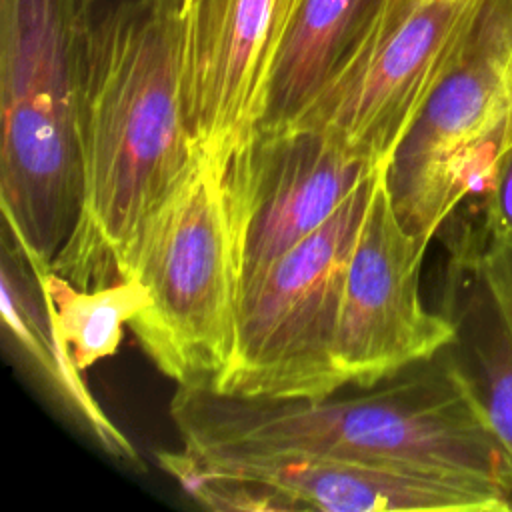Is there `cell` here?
Listing matches in <instances>:
<instances>
[{
	"label": "cell",
	"instance_id": "cell-9",
	"mask_svg": "<svg viewBox=\"0 0 512 512\" xmlns=\"http://www.w3.org/2000/svg\"><path fill=\"white\" fill-rule=\"evenodd\" d=\"M512 116V0H484L470 40L400 142L386 178L402 224L430 244L444 226L448 162Z\"/></svg>",
	"mask_w": 512,
	"mask_h": 512
},
{
	"label": "cell",
	"instance_id": "cell-3",
	"mask_svg": "<svg viewBox=\"0 0 512 512\" xmlns=\"http://www.w3.org/2000/svg\"><path fill=\"white\" fill-rule=\"evenodd\" d=\"M96 0H0V202L28 264L52 266L80 212L74 72Z\"/></svg>",
	"mask_w": 512,
	"mask_h": 512
},
{
	"label": "cell",
	"instance_id": "cell-12",
	"mask_svg": "<svg viewBox=\"0 0 512 512\" xmlns=\"http://www.w3.org/2000/svg\"><path fill=\"white\" fill-rule=\"evenodd\" d=\"M444 314L456 330L450 348L512 458V334L460 234L450 242Z\"/></svg>",
	"mask_w": 512,
	"mask_h": 512
},
{
	"label": "cell",
	"instance_id": "cell-18",
	"mask_svg": "<svg viewBox=\"0 0 512 512\" xmlns=\"http://www.w3.org/2000/svg\"><path fill=\"white\" fill-rule=\"evenodd\" d=\"M478 226L488 236H512V142L498 156L494 182L484 200Z\"/></svg>",
	"mask_w": 512,
	"mask_h": 512
},
{
	"label": "cell",
	"instance_id": "cell-5",
	"mask_svg": "<svg viewBox=\"0 0 512 512\" xmlns=\"http://www.w3.org/2000/svg\"><path fill=\"white\" fill-rule=\"evenodd\" d=\"M374 174L316 232L240 284L234 350L212 390L318 400L346 386L336 358L342 290Z\"/></svg>",
	"mask_w": 512,
	"mask_h": 512
},
{
	"label": "cell",
	"instance_id": "cell-15",
	"mask_svg": "<svg viewBox=\"0 0 512 512\" xmlns=\"http://www.w3.org/2000/svg\"><path fill=\"white\" fill-rule=\"evenodd\" d=\"M30 268L50 324L82 372L114 356L124 326L150 304V292L138 276H122L98 288H80L50 266L30 264Z\"/></svg>",
	"mask_w": 512,
	"mask_h": 512
},
{
	"label": "cell",
	"instance_id": "cell-4",
	"mask_svg": "<svg viewBox=\"0 0 512 512\" xmlns=\"http://www.w3.org/2000/svg\"><path fill=\"white\" fill-rule=\"evenodd\" d=\"M122 276L150 292L128 326L152 364L178 386L214 384L234 350L240 244L228 176L200 150L146 222Z\"/></svg>",
	"mask_w": 512,
	"mask_h": 512
},
{
	"label": "cell",
	"instance_id": "cell-11",
	"mask_svg": "<svg viewBox=\"0 0 512 512\" xmlns=\"http://www.w3.org/2000/svg\"><path fill=\"white\" fill-rule=\"evenodd\" d=\"M198 456L220 470L280 492L296 510H512V494L502 484L464 470L288 450L214 452Z\"/></svg>",
	"mask_w": 512,
	"mask_h": 512
},
{
	"label": "cell",
	"instance_id": "cell-1",
	"mask_svg": "<svg viewBox=\"0 0 512 512\" xmlns=\"http://www.w3.org/2000/svg\"><path fill=\"white\" fill-rule=\"evenodd\" d=\"M82 198L50 268L80 288L124 274L196 148L182 98V0H116L86 26L74 72Z\"/></svg>",
	"mask_w": 512,
	"mask_h": 512
},
{
	"label": "cell",
	"instance_id": "cell-8",
	"mask_svg": "<svg viewBox=\"0 0 512 512\" xmlns=\"http://www.w3.org/2000/svg\"><path fill=\"white\" fill-rule=\"evenodd\" d=\"M306 0H182V98L194 148L228 178L250 154Z\"/></svg>",
	"mask_w": 512,
	"mask_h": 512
},
{
	"label": "cell",
	"instance_id": "cell-13",
	"mask_svg": "<svg viewBox=\"0 0 512 512\" xmlns=\"http://www.w3.org/2000/svg\"><path fill=\"white\" fill-rule=\"evenodd\" d=\"M2 324L22 354L66 406L88 426L106 452L138 464V454L86 388L82 370L50 324L36 276L18 246L4 242L0 268Z\"/></svg>",
	"mask_w": 512,
	"mask_h": 512
},
{
	"label": "cell",
	"instance_id": "cell-2",
	"mask_svg": "<svg viewBox=\"0 0 512 512\" xmlns=\"http://www.w3.org/2000/svg\"><path fill=\"white\" fill-rule=\"evenodd\" d=\"M170 416L198 454L288 450L482 474L512 494V458L452 348L348 398L274 400L178 386Z\"/></svg>",
	"mask_w": 512,
	"mask_h": 512
},
{
	"label": "cell",
	"instance_id": "cell-6",
	"mask_svg": "<svg viewBox=\"0 0 512 512\" xmlns=\"http://www.w3.org/2000/svg\"><path fill=\"white\" fill-rule=\"evenodd\" d=\"M482 4L372 0L332 76L288 128L320 130L366 166H388L460 60Z\"/></svg>",
	"mask_w": 512,
	"mask_h": 512
},
{
	"label": "cell",
	"instance_id": "cell-16",
	"mask_svg": "<svg viewBox=\"0 0 512 512\" xmlns=\"http://www.w3.org/2000/svg\"><path fill=\"white\" fill-rule=\"evenodd\" d=\"M158 466L170 474L184 492L200 506L218 512H278L296 510L280 492L234 476L208 464L202 456L186 450H162L156 454Z\"/></svg>",
	"mask_w": 512,
	"mask_h": 512
},
{
	"label": "cell",
	"instance_id": "cell-14",
	"mask_svg": "<svg viewBox=\"0 0 512 512\" xmlns=\"http://www.w3.org/2000/svg\"><path fill=\"white\" fill-rule=\"evenodd\" d=\"M372 0H306L280 52L260 134L294 124L314 102Z\"/></svg>",
	"mask_w": 512,
	"mask_h": 512
},
{
	"label": "cell",
	"instance_id": "cell-17",
	"mask_svg": "<svg viewBox=\"0 0 512 512\" xmlns=\"http://www.w3.org/2000/svg\"><path fill=\"white\" fill-rule=\"evenodd\" d=\"M458 234L470 244L480 274L512 334V236H488L478 222H466Z\"/></svg>",
	"mask_w": 512,
	"mask_h": 512
},
{
	"label": "cell",
	"instance_id": "cell-10",
	"mask_svg": "<svg viewBox=\"0 0 512 512\" xmlns=\"http://www.w3.org/2000/svg\"><path fill=\"white\" fill-rule=\"evenodd\" d=\"M314 128L260 134L228 178L240 244V284L316 232L376 172Z\"/></svg>",
	"mask_w": 512,
	"mask_h": 512
},
{
	"label": "cell",
	"instance_id": "cell-7",
	"mask_svg": "<svg viewBox=\"0 0 512 512\" xmlns=\"http://www.w3.org/2000/svg\"><path fill=\"white\" fill-rule=\"evenodd\" d=\"M386 168L370 184L350 250L336 358L346 384L372 388L430 360L456 340L452 320L426 308L420 292L428 242L400 220Z\"/></svg>",
	"mask_w": 512,
	"mask_h": 512
}]
</instances>
